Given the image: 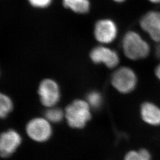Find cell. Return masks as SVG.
Here are the masks:
<instances>
[{
    "mask_svg": "<svg viewBox=\"0 0 160 160\" xmlns=\"http://www.w3.org/2000/svg\"><path fill=\"white\" fill-rule=\"evenodd\" d=\"M140 114L144 122L151 126L160 125V108L154 103L147 102L142 103Z\"/></svg>",
    "mask_w": 160,
    "mask_h": 160,
    "instance_id": "cell-10",
    "label": "cell"
},
{
    "mask_svg": "<svg viewBox=\"0 0 160 160\" xmlns=\"http://www.w3.org/2000/svg\"><path fill=\"white\" fill-rule=\"evenodd\" d=\"M94 33L96 40L99 42L110 43L116 39L118 28L112 20L102 19L96 23Z\"/></svg>",
    "mask_w": 160,
    "mask_h": 160,
    "instance_id": "cell-7",
    "label": "cell"
},
{
    "mask_svg": "<svg viewBox=\"0 0 160 160\" xmlns=\"http://www.w3.org/2000/svg\"><path fill=\"white\" fill-rule=\"evenodd\" d=\"M26 131L32 140L43 142L51 137L52 129L51 122L45 118H36L29 121L26 127Z\"/></svg>",
    "mask_w": 160,
    "mask_h": 160,
    "instance_id": "cell-4",
    "label": "cell"
},
{
    "mask_svg": "<svg viewBox=\"0 0 160 160\" xmlns=\"http://www.w3.org/2000/svg\"><path fill=\"white\" fill-rule=\"evenodd\" d=\"M87 102L90 108L98 110L102 107L103 97L102 94L97 91H92L87 95Z\"/></svg>",
    "mask_w": 160,
    "mask_h": 160,
    "instance_id": "cell-14",
    "label": "cell"
},
{
    "mask_svg": "<svg viewBox=\"0 0 160 160\" xmlns=\"http://www.w3.org/2000/svg\"><path fill=\"white\" fill-rule=\"evenodd\" d=\"M137 81L135 72L126 67L116 70L111 77V82L114 88L122 94L132 92L137 86Z\"/></svg>",
    "mask_w": 160,
    "mask_h": 160,
    "instance_id": "cell-3",
    "label": "cell"
},
{
    "mask_svg": "<svg viewBox=\"0 0 160 160\" xmlns=\"http://www.w3.org/2000/svg\"><path fill=\"white\" fill-rule=\"evenodd\" d=\"M140 25L152 40L160 43V12H148L141 18Z\"/></svg>",
    "mask_w": 160,
    "mask_h": 160,
    "instance_id": "cell-9",
    "label": "cell"
},
{
    "mask_svg": "<svg viewBox=\"0 0 160 160\" xmlns=\"http://www.w3.org/2000/svg\"><path fill=\"white\" fill-rule=\"evenodd\" d=\"M114 2H119V3H121V2H124L125 0H113Z\"/></svg>",
    "mask_w": 160,
    "mask_h": 160,
    "instance_id": "cell-20",
    "label": "cell"
},
{
    "mask_svg": "<svg viewBox=\"0 0 160 160\" xmlns=\"http://www.w3.org/2000/svg\"><path fill=\"white\" fill-rule=\"evenodd\" d=\"M155 75L157 78L160 80V64H159L157 68L155 69Z\"/></svg>",
    "mask_w": 160,
    "mask_h": 160,
    "instance_id": "cell-18",
    "label": "cell"
},
{
    "mask_svg": "<svg viewBox=\"0 0 160 160\" xmlns=\"http://www.w3.org/2000/svg\"><path fill=\"white\" fill-rule=\"evenodd\" d=\"M124 160H152V156L148 150L142 148L129 151L125 155Z\"/></svg>",
    "mask_w": 160,
    "mask_h": 160,
    "instance_id": "cell-13",
    "label": "cell"
},
{
    "mask_svg": "<svg viewBox=\"0 0 160 160\" xmlns=\"http://www.w3.org/2000/svg\"><path fill=\"white\" fill-rule=\"evenodd\" d=\"M122 46L126 57L138 60L147 57L149 53L148 43L136 32H128L123 38Z\"/></svg>",
    "mask_w": 160,
    "mask_h": 160,
    "instance_id": "cell-2",
    "label": "cell"
},
{
    "mask_svg": "<svg viewBox=\"0 0 160 160\" xmlns=\"http://www.w3.org/2000/svg\"><path fill=\"white\" fill-rule=\"evenodd\" d=\"M63 4L66 8L80 14L87 13L90 8L89 0H63Z\"/></svg>",
    "mask_w": 160,
    "mask_h": 160,
    "instance_id": "cell-11",
    "label": "cell"
},
{
    "mask_svg": "<svg viewBox=\"0 0 160 160\" xmlns=\"http://www.w3.org/2000/svg\"><path fill=\"white\" fill-rule=\"evenodd\" d=\"M30 4L36 8H45L49 6L52 0H28Z\"/></svg>",
    "mask_w": 160,
    "mask_h": 160,
    "instance_id": "cell-16",
    "label": "cell"
},
{
    "mask_svg": "<svg viewBox=\"0 0 160 160\" xmlns=\"http://www.w3.org/2000/svg\"><path fill=\"white\" fill-rule=\"evenodd\" d=\"M38 94L41 103L48 108L55 107L60 100L59 86L57 82L51 79H45L41 82Z\"/></svg>",
    "mask_w": 160,
    "mask_h": 160,
    "instance_id": "cell-5",
    "label": "cell"
},
{
    "mask_svg": "<svg viewBox=\"0 0 160 160\" xmlns=\"http://www.w3.org/2000/svg\"><path fill=\"white\" fill-rule=\"evenodd\" d=\"M13 109L12 99L5 94L0 92V119L6 118Z\"/></svg>",
    "mask_w": 160,
    "mask_h": 160,
    "instance_id": "cell-12",
    "label": "cell"
},
{
    "mask_svg": "<svg viewBox=\"0 0 160 160\" xmlns=\"http://www.w3.org/2000/svg\"><path fill=\"white\" fill-rule=\"evenodd\" d=\"M95 63H103L109 68H113L119 62V57L116 52L104 46H97L92 49L90 55Z\"/></svg>",
    "mask_w": 160,
    "mask_h": 160,
    "instance_id": "cell-8",
    "label": "cell"
},
{
    "mask_svg": "<svg viewBox=\"0 0 160 160\" xmlns=\"http://www.w3.org/2000/svg\"><path fill=\"white\" fill-rule=\"evenodd\" d=\"M45 118L49 122L58 123L65 118V113L59 108L52 107L47 109L45 113Z\"/></svg>",
    "mask_w": 160,
    "mask_h": 160,
    "instance_id": "cell-15",
    "label": "cell"
},
{
    "mask_svg": "<svg viewBox=\"0 0 160 160\" xmlns=\"http://www.w3.org/2000/svg\"><path fill=\"white\" fill-rule=\"evenodd\" d=\"M21 135L16 131L9 129L0 135V157L7 158L14 154L22 143Z\"/></svg>",
    "mask_w": 160,
    "mask_h": 160,
    "instance_id": "cell-6",
    "label": "cell"
},
{
    "mask_svg": "<svg viewBox=\"0 0 160 160\" xmlns=\"http://www.w3.org/2000/svg\"><path fill=\"white\" fill-rule=\"evenodd\" d=\"M149 1L152 3H155V4L160 3V0H149Z\"/></svg>",
    "mask_w": 160,
    "mask_h": 160,
    "instance_id": "cell-19",
    "label": "cell"
},
{
    "mask_svg": "<svg viewBox=\"0 0 160 160\" xmlns=\"http://www.w3.org/2000/svg\"><path fill=\"white\" fill-rule=\"evenodd\" d=\"M65 118L69 126L74 129H82L91 120V108L82 100H75L66 108Z\"/></svg>",
    "mask_w": 160,
    "mask_h": 160,
    "instance_id": "cell-1",
    "label": "cell"
},
{
    "mask_svg": "<svg viewBox=\"0 0 160 160\" xmlns=\"http://www.w3.org/2000/svg\"><path fill=\"white\" fill-rule=\"evenodd\" d=\"M155 55H156L157 57L159 59H160V43H159L158 45H157V46L156 47V49H155Z\"/></svg>",
    "mask_w": 160,
    "mask_h": 160,
    "instance_id": "cell-17",
    "label": "cell"
}]
</instances>
